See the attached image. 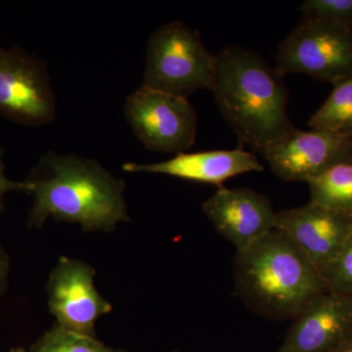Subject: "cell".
<instances>
[{"label": "cell", "instance_id": "cell-1", "mask_svg": "<svg viewBox=\"0 0 352 352\" xmlns=\"http://www.w3.org/2000/svg\"><path fill=\"white\" fill-rule=\"evenodd\" d=\"M25 182L34 198L29 228L52 219L80 224L83 232H111L129 221L126 184L95 160L46 152Z\"/></svg>", "mask_w": 352, "mask_h": 352}, {"label": "cell", "instance_id": "cell-2", "mask_svg": "<svg viewBox=\"0 0 352 352\" xmlns=\"http://www.w3.org/2000/svg\"><path fill=\"white\" fill-rule=\"evenodd\" d=\"M212 87L221 115L238 138L265 154L296 127L282 76L254 51L228 45L217 55Z\"/></svg>", "mask_w": 352, "mask_h": 352}, {"label": "cell", "instance_id": "cell-3", "mask_svg": "<svg viewBox=\"0 0 352 352\" xmlns=\"http://www.w3.org/2000/svg\"><path fill=\"white\" fill-rule=\"evenodd\" d=\"M234 271L241 298L266 318L294 319L328 291L320 270L277 229L237 252Z\"/></svg>", "mask_w": 352, "mask_h": 352}, {"label": "cell", "instance_id": "cell-4", "mask_svg": "<svg viewBox=\"0 0 352 352\" xmlns=\"http://www.w3.org/2000/svg\"><path fill=\"white\" fill-rule=\"evenodd\" d=\"M215 72L217 57L200 34L175 21L162 25L148 41L142 87L187 98L197 90H210Z\"/></svg>", "mask_w": 352, "mask_h": 352}, {"label": "cell", "instance_id": "cell-5", "mask_svg": "<svg viewBox=\"0 0 352 352\" xmlns=\"http://www.w3.org/2000/svg\"><path fill=\"white\" fill-rule=\"evenodd\" d=\"M278 73L302 74L333 87L352 78V24L305 16L280 43Z\"/></svg>", "mask_w": 352, "mask_h": 352}, {"label": "cell", "instance_id": "cell-6", "mask_svg": "<svg viewBox=\"0 0 352 352\" xmlns=\"http://www.w3.org/2000/svg\"><path fill=\"white\" fill-rule=\"evenodd\" d=\"M124 116L150 151L178 155L195 143L197 113L187 98L141 87L127 96Z\"/></svg>", "mask_w": 352, "mask_h": 352}, {"label": "cell", "instance_id": "cell-7", "mask_svg": "<svg viewBox=\"0 0 352 352\" xmlns=\"http://www.w3.org/2000/svg\"><path fill=\"white\" fill-rule=\"evenodd\" d=\"M55 115L56 98L45 62L17 46H0V118L41 126Z\"/></svg>", "mask_w": 352, "mask_h": 352}, {"label": "cell", "instance_id": "cell-8", "mask_svg": "<svg viewBox=\"0 0 352 352\" xmlns=\"http://www.w3.org/2000/svg\"><path fill=\"white\" fill-rule=\"evenodd\" d=\"M90 264L61 256L46 285L48 307L56 324L95 337L96 321L112 311V305L97 291Z\"/></svg>", "mask_w": 352, "mask_h": 352}, {"label": "cell", "instance_id": "cell-9", "mask_svg": "<svg viewBox=\"0 0 352 352\" xmlns=\"http://www.w3.org/2000/svg\"><path fill=\"white\" fill-rule=\"evenodd\" d=\"M263 157L280 179L307 183L333 164L351 157L352 138L295 129Z\"/></svg>", "mask_w": 352, "mask_h": 352}, {"label": "cell", "instance_id": "cell-10", "mask_svg": "<svg viewBox=\"0 0 352 352\" xmlns=\"http://www.w3.org/2000/svg\"><path fill=\"white\" fill-rule=\"evenodd\" d=\"M275 229L320 270L338 256L351 238L352 215L308 203L278 212Z\"/></svg>", "mask_w": 352, "mask_h": 352}, {"label": "cell", "instance_id": "cell-11", "mask_svg": "<svg viewBox=\"0 0 352 352\" xmlns=\"http://www.w3.org/2000/svg\"><path fill=\"white\" fill-rule=\"evenodd\" d=\"M203 212L237 252L275 229L276 223L277 212L270 199L247 188L220 187L203 204Z\"/></svg>", "mask_w": 352, "mask_h": 352}, {"label": "cell", "instance_id": "cell-12", "mask_svg": "<svg viewBox=\"0 0 352 352\" xmlns=\"http://www.w3.org/2000/svg\"><path fill=\"white\" fill-rule=\"evenodd\" d=\"M352 335V298L331 292L294 318L278 352H330Z\"/></svg>", "mask_w": 352, "mask_h": 352}, {"label": "cell", "instance_id": "cell-13", "mask_svg": "<svg viewBox=\"0 0 352 352\" xmlns=\"http://www.w3.org/2000/svg\"><path fill=\"white\" fill-rule=\"evenodd\" d=\"M122 170L131 173L170 175L189 182L215 185L220 188L226 180L243 173L263 170V166L256 155L238 148L191 154L182 153L161 163L126 164Z\"/></svg>", "mask_w": 352, "mask_h": 352}, {"label": "cell", "instance_id": "cell-14", "mask_svg": "<svg viewBox=\"0 0 352 352\" xmlns=\"http://www.w3.org/2000/svg\"><path fill=\"white\" fill-rule=\"evenodd\" d=\"M307 184L309 203L352 215V157L333 164Z\"/></svg>", "mask_w": 352, "mask_h": 352}, {"label": "cell", "instance_id": "cell-15", "mask_svg": "<svg viewBox=\"0 0 352 352\" xmlns=\"http://www.w3.org/2000/svg\"><path fill=\"white\" fill-rule=\"evenodd\" d=\"M308 126L352 138V78L333 87L327 100L310 118Z\"/></svg>", "mask_w": 352, "mask_h": 352}, {"label": "cell", "instance_id": "cell-16", "mask_svg": "<svg viewBox=\"0 0 352 352\" xmlns=\"http://www.w3.org/2000/svg\"><path fill=\"white\" fill-rule=\"evenodd\" d=\"M31 352H126L99 342L96 337L74 332L55 323L32 346Z\"/></svg>", "mask_w": 352, "mask_h": 352}, {"label": "cell", "instance_id": "cell-17", "mask_svg": "<svg viewBox=\"0 0 352 352\" xmlns=\"http://www.w3.org/2000/svg\"><path fill=\"white\" fill-rule=\"evenodd\" d=\"M319 270L328 292L352 298V235L338 256Z\"/></svg>", "mask_w": 352, "mask_h": 352}, {"label": "cell", "instance_id": "cell-18", "mask_svg": "<svg viewBox=\"0 0 352 352\" xmlns=\"http://www.w3.org/2000/svg\"><path fill=\"white\" fill-rule=\"evenodd\" d=\"M298 10L307 17L352 24V0H307Z\"/></svg>", "mask_w": 352, "mask_h": 352}, {"label": "cell", "instance_id": "cell-19", "mask_svg": "<svg viewBox=\"0 0 352 352\" xmlns=\"http://www.w3.org/2000/svg\"><path fill=\"white\" fill-rule=\"evenodd\" d=\"M4 152L0 149V214L4 212V197L9 192H24L31 193V185L25 182H14L9 179L6 175V164H4Z\"/></svg>", "mask_w": 352, "mask_h": 352}, {"label": "cell", "instance_id": "cell-20", "mask_svg": "<svg viewBox=\"0 0 352 352\" xmlns=\"http://www.w3.org/2000/svg\"><path fill=\"white\" fill-rule=\"evenodd\" d=\"M9 273H10V258L6 249L0 245V298L6 293L8 286Z\"/></svg>", "mask_w": 352, "mask_h": 352}, {"label": "cell", "instance_id": "cell-21", "mask_svg": "<svg viewBox=\"0 0 352 352\" xmlns=\"http://www.w3.org/2000/svg\"><path fill=\"white\" fill-rule=\"evenodd\" d=\"M330 352H352V335L347 339L342 340Z\"/></svg>", "mask_w": 352, "mask_h": 352}, {"label": "cell", "instance_id": "cell-22", "mask_svg": "<svg viewBox=\"0 0 352 352\" xmlns=\"http://www.w3.org/2000/svg\"><path fill=\"white\" fill-rule=\"evenodd\" d=\"M10 352H27L23 347H15V349H11Z\"/></svg>", "mask_w": 352, "mask_h": 352}, {"label": "cell", "instance_id": "cell-23", "mask_svg": "<svg viewBox=\"0 0 352 352\" xmlns=\"http://www.w3.org/2000/svg\"><path fill=\"white\" fill-rule=\"evenodd\" d=\"M176 352V351H175Z\"/></svg>", "mask_w": 352, "mask_h": 352}]
</instances>
